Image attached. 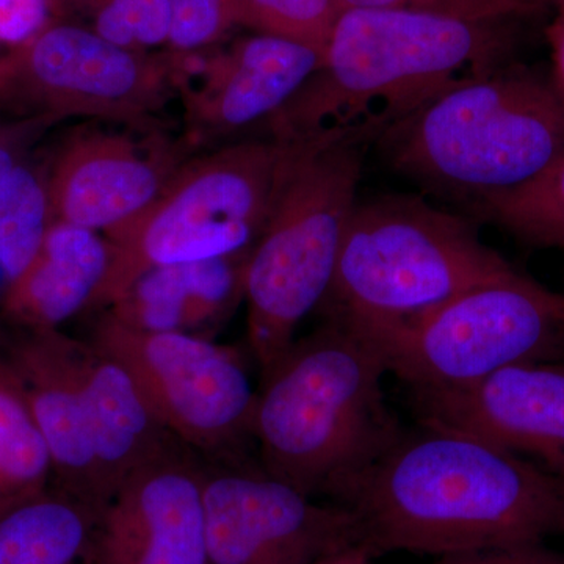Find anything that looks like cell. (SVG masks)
Returning <instances> with one entry per match:
<instances>
[{
    "mask_svg": "<svg viewBox=\"0 0 564 564\" xmlns=\"http://www.w3.org/2000/svg\"><path fill=\"white\" fill-rule=\"evenodd\" d=\"M333 503L355 516L372 556L434 558L564 534L558 477L470 434L422 422L403 430Z\"/></svg>",
    "mask_w": 564,
    "mask_h": 564,
    "instance_id": "6da1fadb",
    "label": "cell"
},
{
    "mask_svg": "<svg viewBox=\"0 0 564 564\" xmlns=\"http://www.w3.org/2000/svg\"><path fill=\"white\" fill-rule=\"evenodd\" d=\"M383 350L351 323L325 318L262 375L252 440L267 474L334 500L403 433L389 410Z\"/></svg>",
    "mask_w": 564,
    "mask_h": 564,
    "instance_id": "7a4b0ae2",
    "label": "cell"
},
{
    "mask_svg": "<svg viewBox=\"0 0 564 564\" xmlns=\"http://www.w3.org/2000/svg\"><path fill=\"white\" fill-rule=\"evenodd\" d=\"M507 22L459 20L393 9H345L321 65L300 91L267 121L270 137L299 139L351 124L375 113L397 118L440 95L462 77L505 65Z\"/></svg>",
    "mask_w": 564,
    "mask_h": 564,
    "instance_id": "3957f363",
    "label": "cell"
},
{
    "mask_svg": "<svg viewBox=\"0 0 564 564\" xmlns=\"http://www.w3.org/2000/svg\"><path fill=\"white\" fill-rule=\"evenodd\" d=\"M391 111L299 137L272 214L248 258V343L265 375L295 343L300 323L332 285L345 228L358 203L366 155Z\"/></svg>",
    "mask_w": 564,
    "mask_h": 564,
    "instance_id": "277c9868",
    "label": "cell"
},
{
    "mask_svg": "<svg viewBox=\"0 0 564 564\" xmlns=\"http://www.w3.org/2000/svg\"><path fill=\"white\" fill-rule=\"evenodd\" d=\"M397 172L470 199L513 191L564 152V99L551 76L502 65L458 79L377 141Z\"/></svg>",
    "mask_w": 564,
    "mask_h": 564,
    "instance_id": "5b68a950",
    "label": "cell"
},
{
    "mask_svg": "<svg viewBox=\"0 0 564 564\" xmlns=\"http://www.w3.org/2000/svg\"><path fill=\"white\" fill-rule=\"evenodd\" d=\"M514 269L481 242L473 223L421 196L358 199L318 310L325 318L377 332Z\"/></svg>",
    "mask_w": 564,
    "mask_h": 564,
    "instance_id": "8992f818",
    "label": "cell"
},
{
    "mask_svg": "<svg viewBox=\"0 0 564 564\" xmlns=\"http://www.w3.org/2000/svg\"><path fill=\"white\" fill-rule=\"evenodd\" d=\"M299 141L239 140L191 155L139 218L104 234L113 245V259L95 311H106L137 278L158 267L250 252Z\"/></svg>",
    "mask_w": 564,
    "mask_h": 564,
    "instance_id": "52a82bcc",
    "label": "cell"
},
{
    "mask_svg": "<svg viewBox=\"0 0 564 564\" xmlns=\"http://www.w3.org/2000/svg\"><path fill=\"white\" fill-rule=\"evenodd\" d=\"M366 333L389 372L411 389L473 383L516 364L564 361V292L514 269L411 321Z\"/></svg>",
    "mask_w": 564,
    "mask_h": 564,
    "instance_id": "ba28073f",
    "label": "cell"
},
{
    "mask_svg": "<svg viewBox=\"0 0 564 564\" xmlns=\"http://www.w3.org/2000/svg\"><path fill=\"white\" fill-rule=\"evenodd\" d=\"M87 340L131 375L174 440L209 464L242 462L258 392L236 351L207 337L129 328L107 311Z\"/></svg>",
    "mask_w": 564,
    "mask_h": 564,
    "instance_id": "9c48e42d",
    "label": "cell"
},
{
    "mask_svg": "<svg viewBox=\"0 0 564 564\" xmlns=\"http://www.w3.org/2000/svg\"><path fill=\"white\" fill-rule=\"evenodd\" d=\"M177 73L170 52L126 50L57 18L0 65V102L21 118L139 124L176 95Z\"/></svg>",
    "mask_w": 564,
    "mask_h": 564,
    "instance_id": "30bf717a",
    "label": "cell"
},
{
    "mask_svg": "<svg viewBox=\"0 0 564 564\" xmlns=\"http://www.w3.org/2000/svg\"><path fill=\"white\" fill-rule=\"evenodd\" d=\"M204 516L210 564H314L361 545L347 508L242 462L207 466Z\"/></svg>",
    "mask_w": 564,
    "mask_h": 564,
    "instance_id": "8fae6325",
    "label": "cell"
},
{
    "mask_svg": "<svg viewBox=\"0 0 564 564\" xmlns=\"http://www.w3.org/2000/svg\"><path fill=\"white\" fill-rule=\"evenodd\" d=\"M85 348L87 340L62 329L0 328V356L50 448L54 489L95 516L110 496L99 462L98 415L85 375Z\"/></svg>",
    "mask_w": 564,
    "mask_h": 564,
    "instance_id": "7c38bea8",
    "label": "cell"
},
{
    "mask_svg": "<svg viewBox=\"0 0 564 564\" xmlns=\"http://www.w3.org/2000/svg\"><path fill=\"white\" fill-rule=\"evenodd\" d=\"M206 470L181 443L143 464L93 516L85 564H210Z\"/></svg>",
    "mask_w": 564,
    "mask_h": 564,
    "instance_id": "4fadbf2b",
    "label": "cell"
},
{
    "mask_svg": "<svg viewBox=\"0 0 564 564\" xmlns=\"http://www.w3.org/2000/svg\"><path fill=\"white\" fill-rule=\"evenodd\" d=\"M187 141L90 129L70 137L47 172L54 221L102 234L139 218L191 158Z\"/></svg>",
    "mask_w": 564,
    "mask_h": 564,
    "instance_id": "5bb4252c",
    "label": "cell"
},
{
    "mask_svg": "<svg viewBox=\"0 0 564 564\" xmlns=\"http://www.w3.org/2000/svg\"><path fill=\"white\" fill-rule=\"evenodd\" d=\"M419 422L467 433L564 478V361L505 367L473 383L411 389Z\"/></svg>",
    "mask_w": 564,
    "mask_h": 564,
    "instance_id": "9a60e30c",
    "label": "cell"
},
{
    "mask_svg": "<svg viewBox=\"0 0 564 564\" xmlns=\"http://www.w3.org/2000/svg\"><path fill=\"white\" fill-rule=\"evenodd\" d=\"M177 62L184 140L195 147L269 121L313 76L322 54L296 41L254 33L204 58L202 66L187 55Z\"/></svg>",
    "mask_w": 564,
    "mask_h": 564,
    "instance_id": "2e32d148",
    "label": "cell"
},
{
    "mask_svg": "<svg viewBox=\"0 0 564 564\" xmlns=\"http://www.w3.org/2000/svg\"><path fill=\"white\" fill-rule=\"evenodd\" d=\"M111 259L113 245L102 232L52 221L35 258L7 292L0 322L10 328L61 329L91 313Z\"/></svg>",
    "mask_w": 564,
    "mask_h": 564,
    "instance_id": "e0dca14e",
    "label": "cell"
},
{
    "mask_svg": "<svg viewBox=\"0 0 564 564\" xmlns=\"http://www.w3.org/2000/svg\"><path fill=\"white\" fill-rule=\"evenodd\" d=\"M250 252L152 269L137 278L106 311L140 332L209 339L245 302Z\"/></svg>",
    "mask_w": 564,
    "mask_h": 564,
    "instance_id": "ac0fdd59",
    "label": "cell"
},
{
    "mask_svg": "<svg viewBox=\"0 0 564 564\" xmlns=\"http://www.w3.org/2000/svg\"><path fill=\"white\" fill-rule=\"evenodd\" d=\"M93 513L57 489L0 516V564H85Z\"/></svg>",
    "mask_w": 564,
    "mask_h": 564,
    "instance_id": "d6986e66",
    "label": "cell"
},
{
    "mask_svg": "<svg viewBox=\"0 0 564 564\" xmlns=\"http://www.w3.org/2000/svg\"><path fill=\"white\" fill-rule=\"evenodd\" d=\"M52 488L50 448L17 378L0 356V516Z\"/></svg>",
    "mask_w": 564,
    "mask_h": 564,
    "instance_id": "ffe728a7",
    "label": "cell"
},
{
    "mask_svg": "<svg viewBox=\"0 0 564 564\" xmlns=\"http://www.w3.org/2000/svg\"><path fill=\"white\" fill-rule=\"evenodd\" d=\"M52 221L47 174L20 163L0 184V306L35 258Z\"/></svg>",
    "mask_w": 564,
    "mask_h": 564,
    "instance_id": "44dd1931",
    "label": "cell"
},
{
    "mask_svg": "<svg viewBox=\"0 0 564 564\" xmlns=\"http://www.w3.org/2000/svg\"><path fill=\"white\" fill-rule=\"evenodd\" d=\"M474 207L521 242L564 251V152L532 181Z\"/></svg>",
    "mask_w": 564,
    "mask_h": 564,
    "instance_id": "7402d4cb",
    "label": "cell"
},
{
    "mask_svg": "<svg viewBox=\"0 0 564 564\" xmlns=\"http://www.w3.org/2000/svg\"><path fill=\"white\" fill-rule=\"evenodd\" d=\"M58 14L70 9L102 39L126 50L154 54L169 44L170 0H55Z\"/></svg>",
    "mask_w": 564,
    "mask_h": 564,
    "instance_id": "603a6c76",
    "label": "cell"
},
{
    "mask_svg": "<svg viewBox=\"0 0 564 564\" xmlns=\"http://www.w3.org/2000/svg\"><path fill=\"white\" fill-rule=\"evenodd\" d=\"M344 6L340 0H240V25L325 52Z\"/></svg>",
    "mask_w": 564,
    "mask_h": 564,
    "instance_id": "cb8c5ba5",
    "label": "cell"
},
{
    "mask_svg": "<svg viewBox=\"0 0 564 564\" xmlns=\"http://www.w3.org/2000/svg\"><path fill=\"white\" fill-rule=\"evenodd\" d=\"M166 52L185 57L217 46L240 25V0H170Z\"/></svg>",
    "mask_w": 564,
    "mask_h": 564,
    "instance_id": "d4e9b609",
    "label": "cell"
},
{
    "mask_svg": "<svg viewBox=\"0 0 564 564\" xmlns=\"http://www.w3.org/2000/svg\"><path fill=\"white\" fill-rule=\"evenodd\" d=\"M344 9H393L444 14L459 20L508 22L536 13L522 0H340Z\"/></svg>",
    "mask_w": 564,
    "mask_h": 564,
    "instance_id": "484cf974",
    "label": "cell"
},
{
    "mask_svg": "<svg viewBox=\"0 0 564 564\" xmlns=\"http://www.w3.org/2000/svg\"><path fill=\"white\" fill-rule=\"evenodd\" d=\"M57 18L55 0H0V65Z\"/></svg>",
    "mask_w": 564,
    "mask_h": 564,
    "instance_id": "4316f807",
    "label": "cell"
},
{
    "mask_svg": "<svg viewBox=\"0 0 564 564\" xmlns=\"http://www.w3.org/2000/svg\"><path fill=\"white\" fill-rule=\"evenodd\" d=\"M429 564H564V554L533 544L434 556Z\"/></svg>",
    "mask_w": 564,
    "mask_h": 564,
    "instance_id": "83f0119b",
    "label": "cell"
},
{
    "mask_svg": "<svg viewBox=\"0 0 564 564\" xmlns=\"http://www.w3.org/2000/svg\"><path fill=\"white\" fill-rule=\"evenodd\" d=\"M55 124L47 118H20L0 128V184L20 163L36 139Z\"/></svg>",
    "mask_w": 564,
    "mask_h": 564,
    "instance_id": "f1b7e54d",
    "label": "cell"
},
{
    "mask_svg": "<svg viewBox=\"0 0 564 564\" xmlns=\"http://www.w3.org/2000/svg\"><path fill=\"white\" fill-rule=\"evenodd\" d=\"M549 40H551L552 61H554L551 79L564 99V17H556L554 24L549 29Z\"/></svg>",
    "mask_w": 564,
    "mask_h": 564,
    "instance_id": "f546056e",
    "label": "cell"
},
{
    "mask_svg": "<svg viewBox=\"0 0 564 564\" xmlns=\"http://www.w3.org/2000/svg\"><path fill=\"white\" fill-rule=\"evenodd\" d=\"M373 556L362 549L361 545H352L345 551L337 552L314 564H372Z\"/></svg>",
    "mask_w": 564,
    "mask_h": 564,
    "instance_id": "4dcf8cb0",
    "label": "cell"
},
{
    "mask_svg": "<svg viewBox=\"0 0 564 564\" xmlns=\"http://www.w3.org/2000/svg\"><path fill=\"white\" fill-rule=\"evenodd\" d=\"M522 2L527 3L536 13L544 9H554L556 17H564V0H522Z\"/></svg>",
    "mask_w": 564,
    "mask_h": 564,
    "instance_id": "1f68e13d",
    "label": "cell"
},
{
    "mask_svg": "<svg viewBox=\"0 0 564 564\" xmlns=\"http://www.w3.org/2000/svg\"><path fill=\"white\" fill-rule=\"evenodd\" d=\"M560 480H562V481H563V488H564V478H560Z\"/></svg>",
    "mask_w": 564,
    "mask_h": 564,
    "instance_id": "d6a6232c",
    "label": "cell"
}]
</instances>
